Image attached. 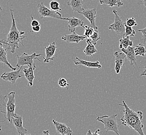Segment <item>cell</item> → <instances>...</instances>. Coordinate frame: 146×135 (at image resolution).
<instances>
[{
    "label": "cell",
    "instance_id": "obj_42",
    "mask_svg": "<svg viewBox=\"0 0 146 135\" xmlns=\"http://www.w3.org/2000/svg\"><path fill=\"white\" fill-rule=\"evenodd\" d=\"M2 11V6L0 5V11Z\"/></svg>",
    "mask_w": 146,
    "mask_h": 135
},
{
    "label": "cell",
    "instance_id": "obj_33",
    "mask_svg": "<svg viewBox=\"0 0 146 135\" xmlns=\"http://www.w3.org/2000/svg\"><path fill=\"white\" fill-rule=\"evenodd\" d=\"M41 30V25L39 24L36 26H32V32H38Z\"/></svg>",
    "mask_w": 146,
    "mask_h": 135
},
{
    "label": "cell",
    "instance_id": "obj_5",
    "mask_svg": "<svg viewBox=\"0 0 146 135\" xmlns=\"http://www.w3.org/2000/svg\"><path fill=\"white\" fill-rule=\"evenodd\" d=\"M37 8L40 15V18L41 19H43L45 17H51L58 19L68 21L69 18L62 17L60 13H59L58 12L53 11L51 9H48L45 6L44 3L43 2L38 3L37 5Z\"/></svg>",
    "mask_w": 146,
    "mask_h": 135
},
{
    "label": "cell",
    "instance_id": "obj_6",
    "mask_svg": "<svg viewBox=\"0 0 146 135\" xmlns=\"http://www.w3.org/2000/svg\"><path fill=\"white\" fill-rule=\"evenodd\" d=\"M15 95L16 93L14 91H12L8 95V101L6 103V113L4 115L6 120H8L10 124H11L12 118L16 115L15 111L16 103Z\"/></svg>",
    "mask_w": 146,
    "mask_h": 135
},
{
    "label": "cell",
    "instance_id": "obj_19",
    "mask_svg": "<svg viewBox=\"0 0 146 135\" xmlns=\"http://www.w3.org/2000/svg\"><path fill=\"white\" fill-rule=\"evenodd\" d=\"M76 58L77 60H73L74 63L76 65H83L90 68H97L100 69L102 68V66L100 64V62L98 61L95 62H88L84 60L80 59L78 57H76Z\"/></svg>",
    "mask_w": 146,
    "mask_h": 135
},
{
    "label": "cell",
    "instance_id": "obj_17",
    "mask_svg": "<svg viewBox=\"0 0 146 135\" xmlns=\"http://www.w3.org/2000/svg\"><path fill=\"white\" fill-rule=\"evenodd\" d=\"M35 69H36V66L35 65H34L29 66V68L28 69L25 68L23 70L24 75L28 82V85L31 87L33 85V80L35 78V76L34 75V70Z\"/></svg>",
    "mask_w": 146,
    "mask_h": 135
},
{
    "label": "cell",
    "instance_id": "obj_37",
    "mask_svg": "<svg viewBox=\"0 0 146 135\" xmlns=\"http://www.w3.org/2000/svg\"><path fill=\"white\" fill-rule=\"evenodd\" d=\"M43 135H49L50 134V132H49V130H43Z\"/></svg>",
    "mask_w": 146,
    "mask_h": 135
},
{
    "label": "cell",
    "instance_id": "obj_34",
    "mask_svg": "<svg viewBox=\"0 0 146 135\" xmlns=\"http://www.w3.org/2000/svg\"><path fill=\"white\" fill-rule=\"evenodd\" d=\"M31 17L32 18V21H31V25L32 26H38L40 24V23L38 22V21L35 20L33 19V18L32 16V15H31Z\"/></svg>",
    "mask_w": 146,
    "mask_h": 135
},
{
    "label": "cell",
    "instance_id": "obj_25",
    "mask_svg": "<svg viewBox=\"0 0 146 135\" xmlns=\"http://www.w3.org/2000/svg\"><path fill=\"white\" fill-rule=\"evenodd\" d=\"M100 38H101V36L99 33L98 30H95L94 32L91 37L89 38H86V40H88V41L91 42L94 45H96L97 42L98 40H100Z\"/></svg>",
    "mask_w": 146,
    "mask_h": 135
},
{
    "label": "cell",
    "instance_id": "obj_1",
    "mask_svg": "<svg viewBox=\"0 0 146 135\" xmlns=\"http://www.w3.org/2000/svg\"><path fill=\"white\" fill-rule=\"evenodd\" d=\"M122 102V104H119V106L124 107V110H123L124 115L120 119L122 122L121 124L134 129L139 135H145L143 131L144 126L143 123V113L141 111H135L129 108L124 100H123Z\"/></svg>",
    "mask_w": 146,
    "mask_h": 135
},
{
    "label": "cell",
    "instance_id": "obj_13",
    "mask_svg": "<svg viewBox=\"0 0 146 135\" xmlns=\"http://www.w3.org/2000/svg\"><path fill=\"white\" fill-rule=\"evenodd\" d=\"M52 122L55 126L57 134L62 135H71L72 134V130L65 124L57 122L54 120H53Z\"/></svg>",
    "mask_w": 146,
    "mask_h": 135
},
{
    "label": "cell",
    "instance_id": "obj_41",
    "mask_svg": "<svg viewBox=\"0 0 146 135\" xmlns=\"http://www.w3.org/2000/svg\"><path fill=\"white\" fill-rule=\"evenodd\" d=\"M3 120V121H1V122H0V123H1V122H4L5 120ZM1 130H2V128H1V126H0V132L1 131Z\"/></svg>",
    "mask_w": 146,
    "mask_h": 135
},
{
    "label": "cell",
    "instance_id": "obj_32",
    "mask_svg": "<svg viewBox=\"0 0 146 135\" xmlns=\"http://www.w3.org/2000/svg\"><path fill=\"white\" fill-rule=\"evenodd\" d=\"M136 31L142 33V38H141V40H143V43H145L146 42V27L143 28V29L137 30Z\"/></svg>",
    "mask_w": 146,
    "mask_h": 135
},
{
    "label": "cell",
    "instance_id": "obj_28",
    "mask_svg": "<svg viewBox=\"0 0 146 135\" xmlns=\"http://www.w3.org/2000/svg\"><path fill=\"white\" fill-rule=\"evenodd\" d=\"M84 35L86 38H90L92 34L94 32L95 30L91 26H88L87 25H85L84 26Z\"/></svg>",
    "mask_w": 146,
    "mask_h": 135
},
{
    "label": "cell",
    "instance_id": "obj_36",
    "mask_svg": "<svg viewBox=\"0 0 146 135\" xmlns=\"http://www.w3.org/2000/svg\"><path fill=\"white\" fill-rule=\"evenodd\" d=\"M138 4H139V5H143V6L146 7V0H143V1L140 0L139 1V2L138 3Z\"/></svg>",
    "mask_w": 146,
    "mask_h": 135
},
{
    "label": "cell",
    "instance_id": "obj_3",
    "mask_svg": "<svg viewBox=\"0 0 146 135\" xmlns=\"http://www.w3.org/2000/svg\"><path fill=\"white\" fill-rule=\"evenodd\" d=\"M117 114L111 115L110 116L105 115L102 116H100L97 115L96 120L104 124L105 128L102 130H105L107 132L112 131L117 135H120L119 132V124L117 120Z\"/></svg>",
    "mask_w": 146,
    "mask_h": 135
},
{
    "label": "cell",
    "instance_id": "obj_29",
    "mask_svg": "<svg viewBox=\"0 0 146 135\" xmlns=\"http://www.w3.org/2000/svg\"><path fill=\"white\" fill-rule=\"evenodd\" d=\"M136 34V31H135L131 26H129L125 25V31L123 35V37L125 36H134Z\"/></svg>",
    "mask_w": 146,
    "mask_h": 135
},
{
    "label": "cell",
    "instance_id": "obj_16",
    "mask_svg": "<svg viewBox=\"0 0 146 135\" xmlns=\"http://www.w3.org/2000/svg\"><path fill=\"white\" fill-rule=\"evenodd\" d=\"M83 18L81 19L75 17L69 18L68 19V28L69 30L71 32H74L76 31V29L78 26H82L84 28V21Z\"/></svg>",
    "mask_w": 146,
    "mask_h": 135
},
{
    "label": "cell",
    "instance_id": "obj_7",
    "mask_svg": "<svg viewBox=\"0 0 146 135\" xmlns=\"http://www.w3.org/2000/svg\"><path fill=\"white\" fill-rule=\"evenodd\" d=\"M43 55V54H38L36 53H33L32 55H28V54L24 53L21 56H18L17 55V67L20 68L23 67L24 66H32L35 65L34 60H38V61L41 62L40 59H38V57Z\"/></svg>",
    "mask_w": 146,
    "mask_h": 135
},
{
    "label": "cell",
    "instance_id": "obj_27",
    "mask_svg": "<svg viewBox=\"0 0 146 135\" xmlns=\"http://www.w3.org/2000/svg\"><path fill=\"white\" fill-rule=\"evenodd\" d=\"M50 7L52 10L56 12L62 11V9L60 8V4L58 1L56 0H52L50 1Z\"/></svg>",
    "mask_w": 146,
    "mask_h": 135
},
{
    "label": "cell",
    "instance_id": "obj_9",
    "mask_svg": "<svg viewBox=\"0 0 146 135\" xmlns=\"http://www.w3.org/2000/svg\"><path fill=\"white\" fill-rule=\"evenodd\" d=\"M82 15L90 22L91 24L89 26L93 28L94 30H98V26L95 24V19L97 17L96 9H84Z\"/></svg>",
    "mask_w": 146,
    "mask_h": 135
},
{
    "label": "cell",
    "instance_id": "obj_23",
    "mask_svg": "<svg viewBox=\"0 0 146 135\" xmlns=\"http://www.w3.org/2000/svg\"><path fill=\"white\" fill-rule=\"evenodd\" d=\"M119 48L120 49L122 48H127L129 46H133V42L131 41L129 36L121 38L119 40Z\"/></svg>",
    "mask_w": 146,
    "mask_h": 135
},
{
    "label": "cell",
    "instance_id": "obj_30",
    "mask_svg": "<svg viewBox=\"0 0 146 135\" xmlns=\"http://www.w3.org/2000/svg\"><path fill=\"white\" fill-rule=\"evenodd\" d=\"M126 26H137V24L136 22V19L134 17H131L130 18H127L125 22Z\"/></svg>",
    "mask_w": 146,
    "mask_h": 135
},
{
    "label": "cell",
    "instance_id": "obj_20",
    "mask_svg": "<svg viewBox=\"0 0 146 135\" xmlns=\"http://www.w3.org/2000/svg\"><path fill=\"white\" fill-rule=\"evenodd\" d=\"M0 62L7 65L13 71L16 70V68L13 67L7 58V49L3 46V43L0 42Z\"/></svg>",
    "mask_w": 146,
    "mask_h": 135
},
{
    "label": "cell",
    "instance_id": "obj_8",
    "mask_svg": "<svg viewBox=\"0 0 146 135\" xmlns=\"http://www.w3.org/2000/svg\"><path fill=\"white\" fill-rule=\"evenodd\" d=\"M23 67L19 68L18 70H15L12 72H4L1 76V77L7 82L11 83L12 84H14L17 79L24 76L21 73V69Z\"/></svg>",
    "mask_w": 146,
    "mask_h": 135
},
{
    "label": "cell",
    "instance_id": "obj_4",
    "mask_svg": "<svg viewBox=\"0 0 146 135\" xmlns=\"http://www.w3.org/2000/svg\"><path fill=\"white\" fill-rule=\"evenodd\" d=\"M116 9H114L112 13L114 15V21L113 24H110L109 26V29L114 31L117 35L122 36L125 31V24L123 22L122 18L119 15V13Z\"/></svg>",
    "mask_w": 146,
    "mask_h": 135
},
{
    "label": "cell",
    "instance_id": "obj_10",
    "mask_svg": "<svg viewBox=\"0 0 146 135\" xmlns=\"http://www.w3.org/2000/svg\"><path fill=\"white\" fill-rule=\"evenodd\" d=\"M11 124H13L14 125L19 135H30L29 133L28 132L27 130L23 128L22 116L16 114L15 116L12 118Z\"/></svg>",
    "mask_w": 146,
    "mask_h": 135
},
{
    "label": "cell",
    "instance_id": "obj_38",
    "mask_svg": "<svg viewBox=\"0 0 146 135\" xmlns=\"http://www.w3.org/2000/svg\"><path fill=\"white\" fill-rule=\"evenodd\" d=\"M100 129H97L95 131V132L93 133V135H100V134H98V132H100Z\"/></svg>",
    "mask_w": 146,
    "mask_h": 135
},
{
    "label": "cell",
    "instance_id": "obj_21",
    "mask_svg": "<svg viewBox=\"0 0 146 135\" xmlns=\"http://www.w3.org/2000/svg\"><path fill=\"white\" fill-rule=\"evenodd\" d=\"M86 42L88 43V45L85 47L84 50V53L86 56H92L94 54L98 52L95 45H94L92 42L88 40H86Z\"/></svg>",
    "mask_w": 146,
    "mask_h": 135
},
{
    "label": "cell",
    "instance_id": "obj_26",
    "mask_svg": "<svg viewBox=\"0 0 146 135\" xmlns=\"http://www.w3.org/2000/svg\"><path fill=\"white\" fill-rule=\"evenodd\" d=\"M6 96H0V112H1L4 115L6 113V103L5 102Z\"/></svg>",
    "mask_w": 146,
    "mask_h": 135
},
{
    "label": "cell",
    "instance_id": "obj_39",
    "mask_svg": "<svg viewBox=\"0 0 146 135\" xmlns=\"http://www.w3.org/2000/svg\"><path fill=\"white\" fill-rule=\"evenodd\" d=\"M0 42L3 43V44H5L6 43V40H4V39H2L0 40Z\"/></svg>",
    "mask_w": 146,
    "mask_h": 135
},
{
    "label": "cell",
    "instance_id": "obj_18",
    "mask_svg": "<svg viewBox=\"0 0 146 135\" xmlns=\"http://www.w3.org/2000/svg\"><path fill=\"white\" fill-rule=\"evenodd\" d=\"M84 4L83 0H69L68 1L67 5L71 6L73 12L82 14L83 11V5Z\"/></svg>",
    "mask_w": 146,
    "mask_h": 135
},
{
    "label": "cell",
    "instance_id": "obj_22",
    "mask_svg": "<svg viewBox=\"0 0 146 135\" xmlns=\"http://www.w3.org/2000/svg\"><path fill=\"white\" fill-rule=\"evenodd\" d=\"M100 4H105L110 7H121L123 6L122 0H100Z\"/></svg>",
    "mask_w": 146,
    "mask_h": 135
},
{
    "label": "cell",
    "instance_id": "obj_11",
    "mask_svg": "<svg viewBox=\"0 0 146 135\" xmlns=\"http://www.w3.org/2000/svg\"><path fill=\"white\" fill-rule=\"evenodd\" d=\"M114 55L115 56V70L116 71V73L119 74L120 73L121 68L123 67V64L125 61L126 56L125 53L123 52H120L119 51H116L114 52Z\"/></svg>",
    "mask_w": 146,
    "mask_h": 135
},
{
    "label": "cell",
    "instance_id": "obj_15",
    "mask_svg": "<svg viewBox=\"0 0 146 135\" xmlns=\"http://www.w3.org/2000/svg\"><path fill=\"white\" fill-rule=\"evenodd\" d=\"M121 50L122 52L125 53L126 56V58L130 62L131 66L135 68L134 65H136V56L135 55V53L134 47L133 46H129L127 48H122Z\"/></svg>",
    "mask_w": 146,
    "mask_h": 135
},
{
    "label": "cell",
    "instance_id": "obj_40",
    "mask_svg": "<svg viewBox=\"0 0 146 135\" xmlns=\"http://www.w3.org/2000/svg\"><path fill=\"white\" fill-rule=\"evenodd\" d=\"M86 135H93V132H91V130H88V133L86 134Z\"/></svg>",
    "mask_w": 146,
    "mask_h": 135
},
{
    "label": "cell",
    "instance_id": "obj_14",
    "mask_svg": "<svg viewBox=\"0 0 146 135\" xmlns=\"http://www.w3.org/2000/svg\"><path fill=\"white\" fill-rule=\"evenodd\" d=\"M61 38L62 40L67 42L68 43H79L80 42L85 40L86 38L84 35H79L76 32H74L70 34H65L63 35Z\"/></svg>",
    "mask_w": 146,
    "mask_h": 135
},
{
    "label": "cell",
    "instance_id": "obj_35",
    "mask_svg": "<svg viewBox=\"0 0 146 135\" xmlns=\"http://www.w3.org/2000/svg\"><path fill=\"white\" fill-rule=\"evenodd\" d=\"M140 68H143L144 70L143 71L141 72V73L140 74V76H145L146 77V66L145 67H140Z\"/></svg>",
    "mask_w": 146,
    "mask_h": 135
},
{
    "label": "cell",
    "instance_id": "obj_31",
    "mask_svg": "<svg viewBox=\"0 0 146 135\" xmlns=\"http://www.w3.org/2000/svg\"><path fill=\"white\" fill-rule=\"evenodd\" d=\"M58 85L60 87H61L63 88H66L69 85V84L68 83L67 81L64 78H62V77L59 79L58 82Z\"/></svg>",
    "mask_w": 146,
    "mask_h": 135
},
{
    "label": "cell",
    "instance_id": "obj_12",
    "mask_svg": "<svg viewBox=\"0 0 146 135\" xmlns=\"http://www.w3.org/2000/svg\"><path fill=\"white\" fill-rule=\"evenodd\" d=\"M56 48L57 47L55 42H53V43L50 44L48 46L45 47L46 56L43 57L44 63H48L50 61L54 59Z\"/></svg>",
    "mask_w": 146,
    "mask_h": 135
},
{
    "label": "cell",
    "instance_id": "obj_24",
    "mask_svg": "<svg viewBox=\"0 0 146 135\" xmlns=\"http://www.w3.org/2000/svg\"><path fill=\"white\" fill-rule=\"evenodd\" d=\"M136 56H145L146 54V46L142 43H139L134 48Z\"/></svg>",
    "mask_w": 146,
    "mask_h": 135
},
{
    "label": "cell",
    "instance_id": "obj_2",
    "mask_svg": "<svg viewBox=\"0 0 146 135\" xmlns=\"http://www.w3.org/2000/svg\"><path fill=\"white\" fill-rule=\"evenodd\" d=\"M10 11L12 17V24L9 32L7 36L5 44L8 46V50H10L12 53H15L16 49L19 48V44L21 43L24 46L23 41L24 38H26V36L23 35L25 33L24 31L18 30L16 21L14 17V10L11 9Z\"/></svg>",
    "mask_w": 146,
    "mask_h": 135
}]
</instances>
